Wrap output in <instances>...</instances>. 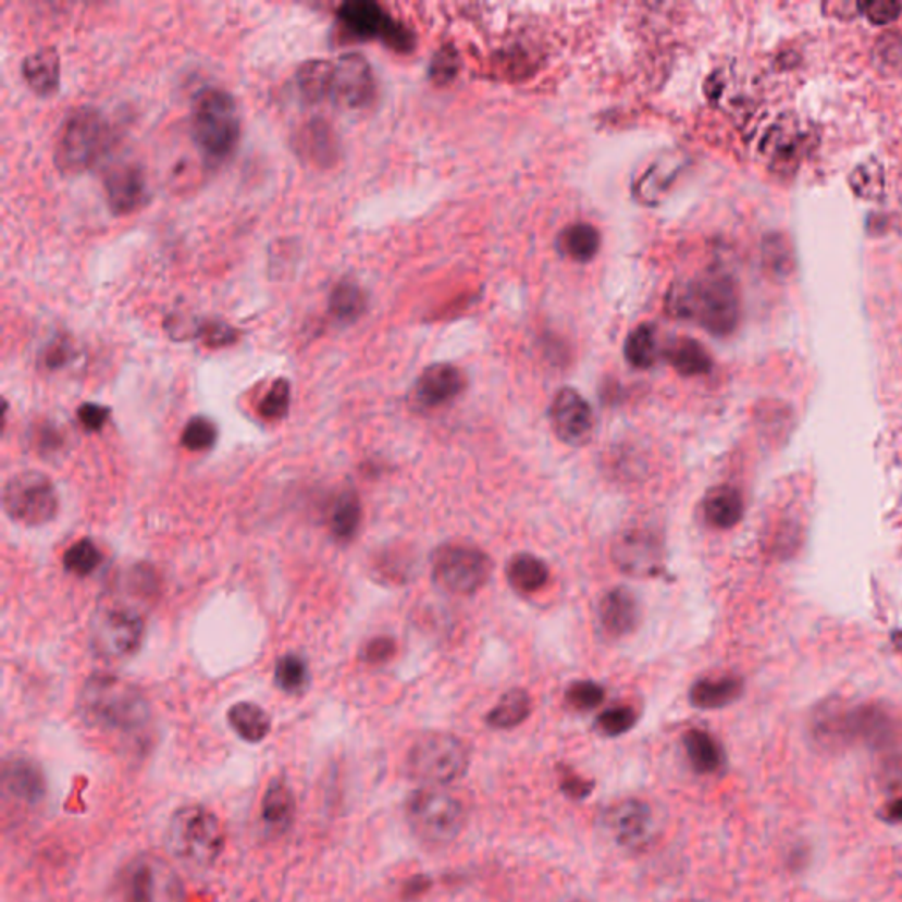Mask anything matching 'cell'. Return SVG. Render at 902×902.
<instances>
[{
  "mask_svg": "<svg viewBox=\"0 0 902 902\" xmlns=\"http://www.w3.org/2000/svg\"><path fill=\"white\" fill-rule=\"evenodd\" d=\"M113 902H184V885L168 862L138 855L116 873Z\"/></svg>",
  "mask_w": 902,
  "mask_h": 902,
  "instance_id": "obj_8",
  "label": "cell"
},
{
  "mask_svg": "<svg viewBox=\"0 0 902 902\" xmlns=\"http://www.w3.org/2000/svg\"><path fill=\"white\" fill-rule=\"evenodd\" d=\"M218 441V427L205 417L190 418L182 432L181 443L189 452H205Z\"/></svg>",
  "mask_w": 902,
  "mask_h": 902,
  "instance_id": "obj_39",
  "label": "cell"
},
{
  "mask_svg": "<svg viewBox=\"0 0 902 902\" xmlns=\"http://www.w3.org/2000/svg\"><path fill=\"white\" fill-rule=\"evenodd\" d=\"M663 355L679 374L688 378L708 374L713 369V358L707 349L691 337L671 338L663 349Z\"/></svg>",
  "mask_w": 902,
  "mask_h": 902,
  "instance_id": "obj_27",
  "label": "cell"
},
{
  "mask_svg": "<svg viewBox=\"0 0 902 902\" xmlns=\"http://www.w3.org/2000/svg\"><path fill=\"white\" fill-rule=\"evenodd\" d=\"M532 700L528 691L515 688L501 696L499 702L486 714V725L494 730H511L531 716Z\"/></svg>",
  "mask_w": 902,
  "mask_h": 902,
  "instance_id": "obj_32",
  "label": "cell"
},
{
  "mask_svg": "<svg viewBox=\"0 0 902 902\" xmlns=\"http://www.w3.org/2000/svg\"><path fill=\"white\" fill-rule=\"evenodd\" d=\"M491 574V557L477 546L443 545L432 557V579L449 594H477Z\"/></svg>",
  "mask_w": 902,
  "mask_h": 902,
  "instance_id": "obj_10",
  "label": "cell"
},
{
  "mask_svg": "<svg viewBox=\"0 0 902 902\" xmlns=\"http://www.w3.org/2000/svg\"><path fill=\"white\" fill-rule=\"evenodd\" d=\"M330 314L338 323L349 324L360 318L367 309L366 292L355 281H341L330 293Z\"/></svg>",
  "mask_w": 902,
  "mask_h": 902,
  "instance_id": "obj_35",
  "label": "cell"
},
{
  "mask_svg": "<svg viewBox=\"0 0 902 902\" xmlns=\"http://www.w3.org/2000/svg\"><path fill=\"white\" fill-rule=\"evenodd\" d=\"M101 563V552L90 540H79L64 554V568L70 573L87 577Z\"/></svg>",
  "mask_w": 902,
  "mask_h": 902,
  "instance_id": "obj_38",
  "label": "cell"
},
{
  "mask_svg": "<svg viewBox=\"0 0 902 902\" xmlns=\"http://www.w3.org/2000/svg\"><path fill=\"white\" fill-rule=\"evenodd\" d=\"M168 850L189 864H212L224 850V830L218 816L201 805L176 811L168 827Z\"/></svg>",
  "mask_w": 902,
  "mask_h": 902,
  "instance_id": "obj_7",
  "label": "cell"
},
{
  "mask_svg": "<svg viewBox=\"0 0 902 902\" xmlns=\"http://www.w3.org/2000/svg\"><path fill=\"white\" fill-rule=\"evenodd\" d=\"M144 631V617L138 611L127 606H107L94 617L90 642L99 656L127 657L138 651Z\"/></svg>",
  "mask_w": 902,
  "mask_h": 902,
  "instance_id": "obj_12",
  "label": "cell"
},
{
  "mask_svg": "<svg viewBox=\"0 0 902 902\" xmlns=\"http://www.w3.org/2000/svg\"><path fill=\"white\" fill-rule=\"evenodd\" d=\"M104 193L115 213H133L149 198L144 170L133 161L115 162L104 173Z\"/></svg>",
  "mask_w": 902,
  "mask_h": 902,
  "instance_id": "obj_17",
  "label": "cell"
},
{
  "mask_svg": "<svg viewBox=\"0 0 902 902\" xmlns=\"http://www.w3.org/2000/svg\"><path fill=\"white\" fill-rule=\"evenodd\" d=\"M361 522V503L355 491L338 494L330 509L329 526L337 542H349L357 534Z\"/></svg>",
  "mask_w": 902,
  "mask_h": 902,
  "instance_id": "obj_34",
  "label": "cell"
},
{
  "mask_svg": "<svg viewBox=\"0 0 902 902\" xmlns=\"http://www.w3.org/2000/svg\"><path fill=\"white\" fill-rule=\"evenodd\" d=\"M742 691L744 682L739 677H707L694 682L690 691V702L693 707L702 711H716L741 699Z\"/></svg>",
  "mask_w": 902,
  "mask_h": 902,
  "instance_id": "obj_25",
  "label": "cell"
},
{
  "mask_svg": "<svg viewBox=\"0 0 902 902\" xmlns=\"http://www.w3.org/2000/svg\"><path fill=\"white\" fill-rule=\"evenodd\" d=\"M671 314L699 323L708 334L730 335L741 320V292L736 279L708 269L670 292Z\"/></svg>",
  "mask_w": 902,
  "mask_h": 902,
  "instance_id": "obj_1",
  "label": "cell"
},
{
  "mask_svg": "<svg viewBox=\"0 0 902 902\" xmlns=\"http://www.w3.org/2000/svg\"><path fill=\"white\" fill-rule=\"evenodd\" d=\"M4 790L16 801L24 804H38L45 795V778L41 768L33 759L13 756L4 762L2 768Z\"/></svg>",
  "mask_w": 902,
  "mask_h": 902,
  "instance_id": "obj_22",
  "label": "cell"
},
{
  "mask_svg": "<svg viewBox=\"0 0 902 902\" xmlns=\"http://www.w3.org/2000/svg\"><path fill=\"white\" fill-rule=\"evenodd\" d=\"M110 127L102 113L92 107L67 113L57 135L55 166L64 175L87 172L107 152Z\"/></svg>",
  "mask_w": 902,
  "mask_h": 902,
  "instance_id": "obj_4",
  "label": "cell"
},
{
  "mask_svg": "<svg viewBox=\"0 0 902 902\" xmlns=\"http://www.w3.org/2000/svg\"><path fill=\"white\" fill-rule=\"evenodd\" d=\"M506 577L511 588L517 589L519 593L532 594L542 591L548 583L551 569L536 556L517 554L506 566Z\"/></svg>",
  "mask_w": 902,
  "mask_h": 902,
  "instance_id": "obj_31",
  "label": "cell"
},
{
  "mask_svg": "<svg viewBox=\"0 0 902 902\" xmlns=\"http://www.w3.org/2000/svg\"><path fill=\"white\" fill-rule=\"evenodd\" d=\"M807 139L810 136L795 116L782 115L765 135L762 152L767 156L773 168L790 172L804 156Z\"/></svg>",
  "mask_w": 902,
  "mask_h": 902,
  "instance_id": "obj_19",
  "label": "cell"
},
{
  "mask_svg": "<svg viewBox=\"0 0 902 902\" xmlns=\"http://www.w3.org/2000/svg\"><path fill=\"white\" fill-rule=\"evenodd\" d=\"M469 768V750L452 733H427L408 753V774L420 787L445 788L462 779Z\"/></svg>",
  "mask_w": 902,
  "mask_h": 902,
  "instance_id": "obj_5",
  "label": "cell"
},
{
  "mask_svg": "<svg viewBox=\"0 0 902 902\" xmlns=\"http://www.w3.org/2000/svg\"><path fill=\"white\" fill-rule=\"evenodd\" d=\"M548 415L554 434L565 445L582 446L591 440L594 429L593 409L577 390H559L552 400Z\"/></svg>",
  "mask_w": 902,
  "mask_h": 902,
  "instance_id": "obj_16",
  "label": "cell"
},
{
  "mask_svg": "<svg viewBox=\"0 0 902 902\" xmlns=\"http://www.w3.org/2000/svg\"><path fill=\"white\" fill-rule=\"evenodd\" d=\"M704 515L713 528H736L744 515V501H742L741 492L728 485L716 486L713 491H708L704 499Z\"/></svg>",
  "mask_w": 902,
  "mask_h": 902,
  "instance_id": "obj_28",
  "label": "cell"
},
{
  "mask_svg": "<svg viewBox=\"0 0 902 902\" xmlns=\"http://www.w3.org/2000/svg\"><path fill=\"white\" fill-rule=\"evenodd\" d=\"M295 810L297 805L292 788L283 779L270 782L261 801V824L264 830L275 836L286 832L295 821Z\"/></svg>",
  "mask_w": 902,
  "mask_h": 902,
  "instance_id": "obj_23",
  "label": "cell"
},
{
  "mask_svg": "<svg viewBox=\"0 0 902 902\" xmlns=\"http://www.w3.org/2000/svg\"><path fill=\"white\" fill-rule=\"evenodd\" d=\"M560 791L571 801H583L593 793V782L580 778L573 770H566L560 778Z\"/></svg>",
  "mask_w": 902,
  "mask_h": 902,
  "instance_id": "obj_48",
  "label": "cell"
},
{
  "mask_svg": "<svg viewBox=\"0 0 902 902\" xmlns=\"http://www.w3.org/2000/svg\"><path fill=\"white\" fill-rule=\"evenodd\" d=\"M850 186L862 199H878L885 190L884 166L876 159L862 162L850 175Z\"/></svg>",
  "mask_w": 902,
  "mask_h": 902,
  "instance_id": "obj_37",
  "label": "cell"
},
{
  "mask_svg": "<svg viewBox=\"0 0 902 902\" xmlns=\"http://www.w3.org/2000/svg\"><path fill=\"white\" fill-rule=\"evenodd\" d=\"M682 742H684L685 754L694 773L713 776L725 767V762H727L725 751L708 731L699 730V728L685 731Z\"/></svg>",
  "mask_w": 902,
  "mask_h": 902,
  "instance_id": "obj_26",
  "label": "cell"
},
{
  "mask_svg": "<svg viewBox=\"0 0 902 902\" xmlns=\"http://www.w3.org/2000/svg\"><path fill=\"white\" fill-rule=\"evenodd\" d=\"M881 818L887 824L902 825V795L885 805V810L881 811Z\"/></svg>",
  "mask_w": 902,
  "mask_h": 902,
  "instance_id": "obj_53",
  "label": "cell"
},
{
  "mask_svg": "<svg viewBox=\"0 0 902 902\" xmlns=\"http://www.w3.org/2000/svg\"><path fill=\"white\" fill-rule=\"evenodd\" d=\"M566 704L573 711L580 713H588L602 705L605 700V690L602 684L593 682V680H577L568 685L565 694Z\"/></svg>",
  "mask_w": 902,
  "mask_h": 902,
  "instance_id": "obj_41",
  "label": "cell"
},
{
  "mask_svg": "<svg viewBox=\"0 0 902 902\" xmlns=\"http://www.w3.org/2000/svg\"><path fill=\"white\" fill-rule=\"evenodd\" d=\"M295 145L301 158L316 166L329 168L337 161L338 139L332 125L323 119H312L301 125Z\"/></svg>",
  "mask_w": 902,
  "mask_h": 902,
  "instance_id": "obj_21",
  "label": "cell"
},
{
  "mask_svg": "<svg viewBox=\"0 0 902 902\" xmlns=\"http://www.w3.org/2000/svg\"><path fill=\"white\" fill-rule=\"evenodd\" d=\"M337 18L358 38H380L398 51L411 48L412 36L408 28L392 18L383 5L374 0H349L341 4Z\"/></svg>",
  "mask_w": 902,
  "mask_h": 902,
  "instance_id": "obj_13",
  "label": "cell"
},
{
  "mask_svg": "<svg viewBox=\"0 0 902 902\" xmlns=\"http://www.w3.org/2000/svg\"><path fill=\"white\" fill-rule=\"evenodd\" d=\"M600 622L603 631L611 639H622L626 634L633 633L640 622L637 597L628 589H611L600 603Z\"/></svg>",
  "mask_w": 902,
  "mask_h": 902,
  "instance_id": "obj_20",
  "label": "cell"
},
{
  "mask_svg": "<svg viewBox=\"0 0 902 902\" xmlns=\"http://www.w3.org/2000/svg\"><path fill=\"white\" fill-rule=\"evenodd\" d=\"M375 79L371 64L361 53H344L334 62L332 96L335 104L363 108L374 99Z\"/></svg>",
  "mask_w": 902,
  "mask_h": 902,
  "instance_id": "obj_15",
  "label": "cell"
},
{
  "mask_svg": "<svg viewBox=\"0 0 902 902\" xmlns=\"http://www.w3.org/2000/svg\"><path fill=\"white\" fill-rule=\"evenodd\" d=\"M275 682L286 693H298L307 682V665L297 654H286L275 665Z\"/></svg>",
  "mask_w": 902,
  "mask_h": 902,
  "instance_id": "obj_40",
  "label": "cell"
},
{
  "mask_svg": "<svg viewBox=\"0 0 902 902\" xmlns=\"http://www.w3.org/2000/svg\"><path fill=\"white\" fill-rule=\"evenodd\" d=\"M432 881L431 879L427 878V876H412L411 879H408L403 887V898L406 901H412V899H418L420 895L427 892V890L431 889Z\"/></svg>",
  "mask_w": 902,
  "mask_h": 902,
  "instance_id": "obj_51",
  "label": "cell"
},
{
  "mask_svg": "<svg viewBox=\"0 0 902 902\" xmlns=\"http://www.w3.org/2000/svg\"><path fill=\"white\" fill-rule=\"evenodd\" d=\"M639 721V714L630 705H617L600 714L596 719L597 730L606 737H620L633 730Z\"/></svg>",
  "mask_w": 902,
  "mask_h": 902,
  "instance_id": "obj_42",
  "label": "cell"
},
{
  "mask_svg": "<svg viewBox=\"0 0 902 902\" xmlns=\"http://www.w3.org/2000/svg\"><path fill=\"white\" fill-rule=\"evenodd\" d=\"M445 48L441 51L440 55H435L434 64H432V75L437 78H448L449 73H454V65H449V62L455 61V55H448L446 53Z\"/></svg>",
  "mask_w": 902,
  "mask_h": 902,
  "instance_id": "obj_52",
  "label": "cell"
},
{
  "mask_svg": "<svg viewBox=\"0 0 902 902\" xmlns=\"http://www.w3.org/2000/svg\"><path fill=\"white\" fill-rule=\"evenodd\" d=\"M2 506L10 519L28 528H39L55 519L59 495L47 474L24 471L11 477L2 491Z\"/></svg>",
  "mask_w": 902,
  "mask_h": 902,
  "instance_id": "obj_9",
  "label": "cell"
},
{
  "mask_svg": "<svg viewBox=\"0 0 902 902\" xmlns=\"http://www.w3.org/2000/svg\"><path fill=\"white\" fill-rule=\"evenodd\" d=\"M409 827L429 844H449L462 833L468 813L445 788L421 787L406 805Z\"/></svg>",
  "mask_w": 902,
  "mask_h": 902,
  "instance_id": "obj_6",
  "label": "cell"
},
{
  "mask_svg": "<svg viewBox=\"0 0 902 902\" xmlns=\"http://www.w3.org/2000/svg\"><path fill=\"white\" fill-rule=\"evenodd\" d=\"M856 8L873 25L892 24L902 11V5L893 0H870V2L856 4Z\"/></svg>",
  "mask_w": 902,
  "mask_h": 902,
  "instance_id": "obj_44",
  "label": "cell"
},
{
  "mask_svg": "<svg viewBox=\"0 0 902 902\" xmlns=\"http://www.w3.org/2000/svg\"><path fill=\"white\" fill-rule=\"evenodd\" d=\"M198 337L203 338V343L209 347H223L235 343L238 332L230 324L207 321V323L199 324Z\"/></svg>",
  "mask_w": 902,
  "mask_h": 902,
  "instance_id": "obj_45",
  "label": "cell"
},
{
  "mask_svg": "<svg viewBox=\"0 0 902 902\" xmlns=\"http://www.w3.org/2000/svg\"><path fill=\"white\" fill-rule=\"evenodd\" d=\"M574 902H580V901H574Z\"/></svg>",
  "mask_w": 902,
  "mask_h": 902,
  "instance_id": "obj_54",
  "label": "cell"
},
{
  "mask_svg": "<svg viewBox=\"0 0 902 902\" xmlns=\"http://www.w3.org/2000/svg\"><path fill=\"white\" fill-rule=\"evenodd\" d=\"M22 73L34 92L50 96L61 84V57L53 47L39 48L25 57Z\"/></svg>",
  "mask_w": 902,
  "mask_h": 902,
  "instance_id": "obj_24",
  "label": "cell"
},
{
  "mask_svg": "<svg viewBox=\"0 0 902 902\" xmlns=\"http://www.w3.org/2000/svg\"><path fill=\"white\" fill-rule=\"evenodd\" d=\"M227 721L236 736L250 744H258L270 733V717L260 705L240 702L227 711Z\"/></svg>",
  "mask_w": 902,
  "mask_h": 902,
  "instance_id": "obj_33",
  "label": "cell"
},
{
  "mask_svg": "<svg viewBox=\"0 0 902 902\" xmlns=\"http://www.w3.org/2000/svg\"><path fill=\"white\" fill-rule=\"evenodd\" d=\"M602 828L617 847L628 852H642L653 842L656 818L647 802L625 799L603 811Z\"/></svg>",
  "mask_w": 902,
  "mask_h": 902,
  "instance_id": "obj_14",
  "label": "cell"
},
{
  "mask_svg": "<svg viewBox=\"0 0 902 902\" xmlns=\"http://www.w3.org/2000/svg\"><path fill=\"white\" fill-rule=\"evenodd\" d=\"M110 409L101 404L85 403L79 406L78 420L88 432H99L107 425Z\"/></svg>",
  "mask_w": 902,
  "mask_h": 902,
  "instance_id": "obj_46",
  "label": "cell"
},
{
  "mask_svg": "<svg viewBox=\"0 0 902 902\" xmlns=\"http://www.w3.org/2000/svg\"><path fill=\"white\" fill-rule=\"evenodd\" d=\"M625 357L634 369H651L657 358V335L653 324L640 323L625 343Z\"/></svg>",
  "mask_w": 902,
  "mask_h": 902,
  "instance_id": "obj_36",
  "label": "cell"
},
{
  "mask_svg": "<svg viewBox=\"0 0 902 902\" xmlns=\"http://www.w3.org/2000/svg\"><path fill=\"white\" fill-rule=\"evenodd\" d=\"M334 62L324 59H310L297 70L298 92L310 104L323 102L332 96Z\"/></svg>",
  "mask_w": 902,
  "mask_h": 902,
  "instance_id": "obj_29",
  "label": "cell"
},
{
  "mask_svg": "<svg viewBox=\"0 0 902 902\" xmlns=\"http://www.w3.org/2000/svg\"><path fill=\"white\" fill-rule=\"evenodd\" d=\"M190 133L210 162L232 158L240 138V116L232 94L219 87L199 90L190 112Z\"/></svg>",
  "mask_w": 902,
  "mask_h": 902,
  "instance_id": "obj_3",
  "label": "cell"
},
{
  "mask_svg": "<svg viewBox=\"0 0 902 902\" xmlns=\"http://www.w3.org/2000/svg\"><path fill=\"white\" fill-rule=\"evenodd\" d=\"M395 651H397V645H395L394 640L388 639V637H380V639L367 643L361 656L371 665H383L395 656Z\"/></svg>",
  "mask_w": 902,
  "mask_h": 902,
  "instance_id": "obj_47",
  "label": "cell"
},
{
  "mask_svg": "<svg viewBox=\"0 0 902 902\" xmlns=\"http://www.w3.org/2000/svg\"><path fill=\"white\" fill-rule=\"evenodd\" d=\"M292 403V386L286 380H277L270 386L269 392L261 398L258 412L269 421L283 420Z\"/></svg>",
  "mask_w": 902,
  "mask_h": 902,
  "instance_id": "obj_43",
  "label": "cell"
},
{
  "mask_svg": "<svg viewBox=\"0 0 902 902\" xmlns=\"http://www.w3.org/2000/svg\"><path fill=\"white\" fill-rule=\"evenodd\" d=\"M600 232L589 223L569 224L557 236V249L560 255L579 263L593 260L600 250Z\"/></svg>",
  "mask_w": 902,
  "mask_h": 902,
  "instance_id": "obj_30",
  "label": "cell"
},
{
  "mask_svg": "<svg viewBox=\"0 0 902 902\" xmlns=\"http://www.w3.org/2000/svg\"><path fill=\"white\" fill-rule=\"evenodd\" d=\"M78 708L92 727L115 733H136L150 717L144 693L113 676H92L79 691Z\"/></svg>",
  "mask_w": 902,
  "mask_h": 902,
  "instance_id": "obj_2",
  "label": "cell"
},
{
  "mask_svg": "<svg viewBox=\"0 0 902 902\" xmlns=\"http://www.w3.org/2000/svg\"><path fill=\"white\" fill-rule=\"evenodd\" d=\"M70 361V347L62 343L51 344L45 353V366L48 369H61Z\"/></svg>",
  "mask_w": 902,
  "mask_h": 902,
  "instance_id": "obj_50",
  "label": "cell"
},
{
  "mask_svg": "<svg viewBox=\"0 0 902 902\" xmlns=\"http://www.w3.org/2000/svg\"><path fill=\"white\" fill-rule=\"evenodd\" d=\"M378 569H381V573L386 574L388 579L404 580V574H408L411 569V559L404 556L403 552H397V554L390 552L381 557Z\"/></svg>",
  "mask_w": 902,
  "mask_h": 902,
  "instance_id": "obj_49",
  "label": "cell"
},
{
  "mask_svg": "<svg viewBox=\"0 0 902 902\" xmlns=\"http://www.w3.org/2000/svg\"><path fill=\"white\" fill-rule=\"evenodd\" d=\"M611 559L622 573L637 579L656 577L665 569L662 534L648 523L628 526L611 545Z\"/></svg>",
  "mask_w": 902,
  "mask_h": 902,
  "instance_id": "obj_11",
  "label": "cell"
},
{
  "mask_svg": "<svg viewBox=\"0 0 902 902\" xmlns=\"http://www.w3.org/2000/svg\"><path fill=\"white\" fill-rule=\"evenodd\" d=\"M466 388V375L452 363H434L421 372L415 388L412 403L417 408L435 409L452 403Z\"/></svg>",
  "mask_w": 902,
  "mask_h": 902,
  "instance_id": "obj_18",
  "label": "cell"
}]
</instances>
